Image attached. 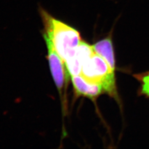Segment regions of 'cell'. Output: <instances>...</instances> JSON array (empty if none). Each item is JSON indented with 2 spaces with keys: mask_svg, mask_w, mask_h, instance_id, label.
Listing matches in <instances>:
<instances>
[{
  "mask_svg": "<svg viewBox=\"0 0 149 149\" xmlns=\"http://www.w3.org/2000/svg\"><path fill=\"white\" fill-rule=\"evenodd\" d=\"M38 12L44 26L43 37H47L52 42L57 53L65 62L72 55L74 49L83 40L80 32L55 17L42 6H39Z\"/></svg>",
  "mask_w": 149,
  "mask_h": 149,
  "instance_id": "cell-1",
  "label": "cell"
},
{
  "mask_svg": "<svg viewBox=\"0 0 149 149\" xmlns=\"http://www.w3.org/2000/svg\"><path fill=\"white\" fill-rule=\"evenodd\" d=\"M81 75L90 82L101 85L105 93L117 99L114 71L97 54L95 53L83 64Z\"/></svg>",
  "mask_w": 149,
  "mask_h": 149,
  "instance_id": "cell-2",
  "label": "cell"
},
{
  "mask_svg": "<svg viewBox=\"0 0 149 149\" xmlns=\"http://www.w3.org/2000/svg\"><path fill=\"white\" fill-rule=\"evenodd\" d=\"M44 39L48 48L47 58L52 74L58 90L61 92L65 79H68L65 63L55 50L52 42L47 37H44Z\"/></svg>",
  "mask_w": 149,
  "mask_h": 149,
  "instance_id": "cell-3",
  "label": "cell"
},
{
  "mask_svg": "<svg viewBox=\"0 0 149 149\" xmlns=\"http://www.w3.org/2000/svg\"><path fill=\"white\" fill-rule=\"evenodd\" d=\"M95 53L92 45L82 40L74 49L72 55L64 62L68 77L81 74L83 64Z\"/></svg>",
  "mask_w": 149,
  "mask_h": 149,
  "instance_id": "cell-4",
  "label": "cell"
},
{
  "mask_svg": "<svg viewBox=\"0 0 149 149\" xmlns=\"http://www.w3.org/2000/svg\"><path fill=\"white\" fill-rule=\"evenodd\" d=\"M71 78L74 92L77 96H84L95 100L100 95L105 93L101 85L90 82L81 74L72 76Z\"/></svg>",
  "mask_w": 149,
  "mask_h": 149,
  "instance_id": "cell-5",
  "label": "cell"
},
{
  "mask_svg": "<svg viewBox=\"0 0 149 149\" xmlns=\"http://www.w3.org/2000/svg\"><path fill=\"white\" fill-rule=\"evenodd\" d=\"M95 52L104 59L113 71H115L116 64L114 49L112 42V34L108 36L92 45Z\"/></svg>",
  "mask_w": 149,
  "mask_h": 149,
  "instance_id": "cell-6",
  "label": "cell"
},
{
  "mask_svg": "<svg viewBox=\"0 0 149 149\" xmlns=\"http://www.w3.org/2000/svg\"><path fill=\"white\" fill-rule=\"evenodd\" d=\"M140 85L139 88L138 95L149 98V71L133 75Z\"/></svg>",
  "mask_w": 149,
  "mask_h": 149,
  "instance_id": "cell-7",
  "label": "cell"
}]
</instances>
